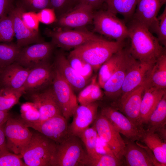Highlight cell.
Here are the masks:
<instances>
[{
    "label": "cell",
    "mask_w": 166,
    "mask_h": 166,
    "mask_svg": "<svg viewBox=\"0 0 166 166\" xmlns=\"http://www.w3.org/2000/svg\"><path fill=\"white\" fill-rule=\"evenodd\" d=\"M123 42L111 41L101 36L74 49L70 53L89 63L96 72L113 54L123 49Z\"/></svg>",
    "instance_id": "cell-2"
},
{
    "label": "cell",
    "mask_w": 166,
    "mask_h": 166,
    "mask_svg": "<svg viewBox=\"0 0 166 166\" xmlns=\"http://www.w3.org/2000/svg\"><path fill=\"white\" fill-rule=\"evenodd\" d=\"M123 164V161L116 157L97 153L93 156L88 154L84 162V166H119Z\"/></svg>",
    "instance_id": "cell-33"
},
{
    "label": "cell",
    "mask_w": 166,
    "mask_h": 166,
    "mask_svg": "<svg viewBox=\"0 0 166 166\" xmlns=\"http://www.w3.org/2000/svg\"><path fill=\"white\" fill-rule=\"evenodd\" d=\"M134 59L128 49L124 57L104 85L102 88L107 96L113 97L120 93L125 76Z\"/></svg>",
    "instance_id": "cell-24"
},
{
    "label": "cell",
    "mask_w": 166,
    "mask_h": 166,
    "mask_svg": "<svg viewBox=\"0 0 166 166\" xmlns=\"http://www.w3.org/2000/svg\"><path fill=\"white\" fill-rule=\"evenodd\" d=\"M8 151H10L6 146L4 128L2 125L0 126V156Z\"/></svg>",
    "instance_id": "cell-48"
},
{
    "label": "cell",
    "mask_w": 166,
    "mask_h": 166,
    "mask_svg": "<svg viewBox=\"0 0 166 166\" xmlns=\"http://www.w3.org/2000/svg\"><path fill=\"white\" fill-rule=\"evenodd\" d=\"M45 33L51 39L55 46L63 49H75L87 43L96 40L101 36L86 30H56L46 29Z\"/></svg>",
    "instance_id": "cell-6"
},
{
    "label": "cell",
    "mask_w": 166,
    "mask_h": 166,
    "mask_svg": "<svg viewBox=\"0 0 166 166\" xmlns=\"http://www.w3.org/2000/svg\"><path fill=\"white\" fill-rule=\"evenodd\" d=\"M166 2V0H137L135 10L131 19L148 29Z\"/></svg>",
    "instance_id": "cell-25"
},
{
    "label": "cell",
    "mask_w": 166,
    "mask_h": 166,
    "mask_svg": "<svg viewBox=\"0 0 166 166\" xmlns=\"http://www.w3.org/2000/svg\"><path fill=\"white\" fill-rule=\"evenodd\" d=\"M123 155L124 164L127 166H162L152 155V151L135 141L127 139Z\"/></svg>",
    "instance_id": "cell-15"
},
{
    "label": "cell",
    "mask_w": 166,
    "mask_h": 166,
    "mask_svg": "<svg viewBox=\"0 0 166 166\" xmlns=\"http://www.w3.org/2000/svg\"><path fill=\"white\" fill-rule=\"evenodd\" d=\"M67 121L62 115L56 116L45 121L36 123L22 120L27 127L33 128L56 144L62 142L70 136Z\"/></svg>",
    "instance_id": "cell-12"
},
{
    "label": "cell",
    "mask_w": 166,
    "mask_h": 166,
    "mask_svg": "<svg viewBox=\"0 0 166 166\" xmlns=\"http://www.w3.org/2000/svg\"><path fill=\"white\" fill-rule=\"evenodd\" d=\"M21 48L12 42H0V66L3 69L15 62Z\"/></svg>",
    "instance_id": "cell-32"
},
{
    "label": "cell",
    "mask_w": 166,
    "mask_h": 166,
    "mask_svg": "<svg viewBox=\"0 0 166 166\" xmlns=\"http://www.w3.org/2000/svg\"><path fill=\"white\" fill-rule=\"evenodd\" d=\"M96 152L98 153L116 157L110 146L101 139L98 136L96 144Z\"/></svg>",
    "instance_id": "cell-46"
},
{
    "label": "cell",
    "mask_w": 166,
    "mask_h": 166,
    "mask_svg": "<svg viewBox=\"0 0 166 166\" xmlns=\"http://www.w3.org/2000/svg\"><path fill=\"white\" fill-rule=\"evenodd\" d=\"M78 0H50V8L55 12L57 18L65 14L78 4Z\"/></svg>",
    "instance_id": "cell-40"
},
{
    "label": "cell",
    "mask_w": 166,
    "mask_h": 166,
    "mask_svg": "<svg viewBox=\"0 0 166 166\" xmlns=\"http://www.w3.org/2000/svg\"><path fill=\"white\" fill-rule=\"evenodd\" d=\"M127 26L131 41L129 51L135 59L155 62L165 51L157 38L144 25L131 19Z\"/></svg>",
    "instance_id": "cell-1"
},
{
    "label": "cell",
    "mask_w": 166,
    "mask_h": 166,
    "mask_svg": "<svg viewBox=\"0 0 166 166\" xmlns=\"http://www.w3.org/2000/svg\"><path fill=\"white\" fill-rule=\"evenodd\" d=\"M101 88L98 82H97L92 91L86 100L85 105L96 102L102 98L103 94Z\"/></svg>",
    "instance_id": "cell-47"
},
{
    "label": "cell",
    "mask_w": 166,
    "mask_h": 166,
    "mask_svg": "<svg viewBox=\"0 0 166 166\" xmlns=\"http://www.w3.org/2000/svg\"><path fill=\"white\" fill-rule=\"evenodd\" d=\"M54 69L52 86L61 108L62 115L68 120L73 116L78 106L77 98L71 87Z\"/></svg>",
    "instance_id": "cell-13"
},
{
    "label": "cell",
    "mask_w": 166,
    "mask_h": 166,
    "mask_svg": "<svg viewBox=\"0 0 166 166\" xmlns=\"http://www.w3.org/2000/svg\"><path fill=\"white\" fill-rule=\"evenodd\" d=\"M155 61H140L134 58L122 84L120 92L121 97L140 85L147 79Z\"/></svg>",
    "instance_id": "cell-17"
},
{
    "label": "cell",
    "mask_w": 166,
    "mask_h": 166,
    "mask_svg": "<svg viewBox=\"0 0 166 166\" xmlns=\"http://www.w3.org/2000/svg\"><path fill=\"white\" fill-rule=\"evenodd\" d=\"M56 144L36 131L32 132L30 141L20 156L26 166H51Z\"/></svg>",
    "instance_id": "cell-3"
},
{
    "label": "cell",
    "mask_w": 166,
    "mask_h": 166,
    "mask_svg": "<svg viewBox=\"0 0 166 166\" xmlns=\"http://www.w3.org/2000/svg\"><path fill=\"white\" fill-rule=\"evenodd\" d=\"M23 95L30 102L34 103L38 109L40 116L38 122L56 116H63L52 85L42 89L25 92Z\"/></svg>",
    "instance_id": "cell-7"
},
{
    "label": "cell",
    "mask_w": 166,
    "mask_h": 166,
    "mask_svg": "<svg viewBox=\"0 0 166 166\" xmlns=\"http://www.w3.org/2000/svg\"><path fill=\"white\" fill-rule=\"evenodd\" d=\"M93 123L99 137L110 146L117 158L123 160L125 143L120 132L101 113Z\"/></svg>",
    "instance_id": "cell-10"
},
{
    "label": "cell",
    "mask_w": 166,
    "mask_h": 166,
    "mask_svg": "<svg viewBox=\"0 0 166 166\" xmlns=\"http://www.w3.org/2000/svg\"><path fill=\"white\" fill-rule=\"evenodd\" d=\"M20 155L6 152L0 156V166H26Z\"/></svg>",
    "instance_id": "cell-42"
},
{
    "label": "cell",
    "mask_w": 166,
    "mask_h": 166,
    "mask_svg": "<svg viewBox=\"0 0 166 166\" xmlns=\"http://www.w3.org/2000/svg\"><path fill=\"white\" fill-rule=\"evenodd\" d=\"M94 9L90 6L78 3L70 11L57 18L55 23L59 29H79L93 22Z\"/></svg>",
    "instance_id": "cell-14"
},
{
    "label": "cell",
    "mask_w": 166,
    "mask_h": 166,
    "mask_svg": "<svg viewBox=\"0 0 166 166\" xmlns=\"http://www.w3.org/2000/svg\"><path fill=\"white\" fill-rule=\"evenodd\" d=\"M54 73V67L49 61L30 69L23 87L25 93L42 89L50 86Z\"/></svg>",
    "instance_id": "cell-16"
},
{
    "label": "cell",
    "mask_w": 166,
    "mask_h": 166,
    "mask_svg": "<svg viewBox=\"0 0 166 166\" xmlns=\"http://www.w3.org/2000/svg\"><path fill=\"white\" fill-rule=\"evenodd\" d=\"M10 12L0 21V42H11L15 36Z\"/></svg>",
    "instance_id": "cell-39"
},
{
    "label": "cell",
    "mask_w": 166,
    "mask_h": 166,
    "mask_svg": "<svg viewBox=\"0 0 166 166\" xmlns=\"http://www.w3.org/2000/svg\"><path fill=\"white\" fill-rule=\"evenodd\" d=\"M30 70L16 62L7 66L0 74V86L14 89L23 88Z\"/></svg>",
    "instance_id": "cell-23"
},
{
    "label": "cell",
    "mask_w": 166,
    "mask_h": 166,
    "mask_svg": "<svg viewBox=\"0 0 166 166\" xmlns=\"http://www.w3.org/2000/svg\"><path fill=\"white\" fill-rule=\"evenodd\" d=\"M98 136L97 130L93 125L85 129L78 136L85 145L86 151L89 156H93L97 153L96 145Z\"/></svg>",
    "instance_id": "cell-35"
},
{
    "label": "cell",
    "mask_w": 166,
    "mask_h": 166,
    "mask_svg": "<svg viewBox=\"0 0 166 166\" xmlns=\"http://www.w3.org/2000/svg\"><path fill=\"white\" fill-rule=\"evenodd\" d=\"M21 118L25 122L36 123L40 118L39 111L34 103L28 102L23 104L21 106Z\"/></svg>",
    "instance_id": "cell-38"
},
{
    "label": "cell",
    "mask_w": 166,
    "mask_h": 166,
    "mask_svg": "<svg viewBox=\"0 0 166 166\" xmlns=\"http://www.w3.org/2000/svg\"><path fill=\"white\" fill-rule=\"evenodd\" d=\"M147 85L160 89L166 88V54L165 51L157 59L146 80Z\"/></svg>",
    "instance_id": "cell-27"
},
{
    "label": "cell",
    "mask_w": 166,
    "mask_h": 166,
    "mask_svg": "<svg viewBox=\"0 0 166 166\" xmlns=\"http://www.w3.org/2000/svg\"><path fill=\"white\" fill-rule=\"evenodd\" d=\"M141 140L152 152L155 159L162 166L166 165V141L157 133L146 130Z\"/></svg>",
    "instance_id": "cell-26"
},
{
    "label": "cell",
    "mask_w": 166,
    "mask_h": 166,
    "mask_svg": "<svg viewBox=\"0 0 166 166\" xmlns=\"http://www.w3.org/2000/svg\"><path fill=\"white\" fill-rule=\"evenodd\" d=\"M53 66L73 91H81L91 80L86 79L77 73L71 67L67 58L62 52H59L56 53Z\"/></svg>",
    "instance_id": "cell-18"
},
{
    "label": "cell",
    "mask_w": 166,
    "mask_h": 166,
    "mask_svg": "<svg viewBox=\"0 0 166 166\" xmlns=\"http://www.w3.org/2000/svg\"><path fill=\"white\" fill-rule=\"evenodd\" d=\"M82 143L78 137L70 135L56 144L51 166H84L88 154Z\"/></svg>",
    "instance_id": "cell-4"
},
{
    "label": "cell",
    "mask_w": 166,
    "mask_h": 166,
    "mask_svg": "<svg viewBox=\"0 0 166 166\" xmlns=\"http://www.w3.org/2000/svg\"><path fill=\"white\" fill-rule=\"evenodd\" d=\"M101 113L128 140L134 141L141 140L146 130L116 109L111 106L105 107L101 109Z\"/></svg>",
    "instance_id": "cell-9"
},
{
    "label": "cell",
    "mask_w": 166,
    "mask_h": 166,
    "mask_svg": "<svg viewBox=\"0 0 166 166\" xmlns=\"http://www.w3.org/2000/svg\"><path fill=\"white\" fill-rule=\"evenodd\" d=\"M5 123L4 130L7 148L9 151L20 155L30 141L32 132L21 118L10 116Z\"/></svg>",
    "instance_id": "cell-8"
},
{
    "label": "cell",
    "mask_w": 166,
    "mask_h": 166,
    "mask_svg": "<svg viewBox=\"0 0 166 166\" xmlns=\"http://www.w3.org/2000/svg\"><path fill=\"white\" fill-rule=\"evenodd\" d=\"M23 10L16 6L10 12L13 19L14 36L17 39L16 44L21 48L43 42L39 33L31 30L23 23L21 18Z\"/></svg>",
    "instance_id": "cell-20"
},
{
    "label": "cell",
    "mask_w": 166,
    "mask_h": 166,
    "mask_svg": "<svg viewBox=\"0 0 166 166\" xmlns=\"http://www.w3.org/2000/svg\"><path fill=\"white\" fill-rule=\"evenodd\" d=\"M16 6L25 12L37 13L42 10L50 8V0H15Z\"/></svg>",
    "instance_id": "cell-37"
},
{
    "label": "cell",
    "mask_w": 166,
    "mask_h": 166,
    "mask_svg": "<svg viewBox=\"0 0 166 166\" xmlns=\"http://www.w3.org/2000/svg\"><path fill=\"white\" fill-rule=\"evenodd\" d=\"M105 0H78L79 3H83L91 6L94 10L100 7L105 3Z\"/></svg>",
    "instance_id": "cell-49"
},
{
    "label": "cell",
    "mask_w": 166,
    "mask_h": 166,
    "mask_svg": "<svg viewBox=\"0 0 166 166\" xmlns=\"http://www.w3.org/2000/svg\"><path fill=\"white\" fill-rule=\"evenodd\" d=\"M166 93L150 115L147 123L148 131L157 132L166 129Z\"/></svg>",
    "instance_id": "cell-29"
},
{
    "label": "cell",
    "mask_w": 166,
    "mask_h": 166,
    "mask_svg": "<svg viewBox=\"0 0 166 166\" xmlns=\"http://www.w3.org/2000/svg\"><path fill=\"white\" fill-rule=\"evenodd\" d=\"M23 88L14 89L1 86L0 87V111H9L19 101L24 95Z\"/></svg>",
    "instance_id": "cell-31"
},
{
    "label": "cell",
    "mask_w": 166,
    "mask_h": 166,
    "mask_svg": "<svg viewBox=\"0 0 166 166\" xmlns=\"http://www.w3.org/2000/svg\"><path fill=\"white\" fill-rule=\"evenodd\" d=\"M93 31L118 42L128 38V31L124 22L107 10L94 12Z\"/></svg>",
    "instance_id": "cell-5"
},
{
    "label": "cell",
    "mask_w": 166,
    "mask_h": 166,
    "mask_svg": "<svg viewBox=\"0 0 166 166\" xmlns=\"http://www.w3.org/2000/svg\"><path fill=\"white\" fill-rule=\"evenodd\" d=\"M55 47L51 42L43 41L23 47L15 62L30 69L48 61Z\"/></svg>",
    "instance_id": "cell-11"
},
{
    "label": "cell",
    "mask_w": 166,
    "mask_h": 166,
    "mask_svg": "<svg viewBox=\"0 0 166 166\" xmlns=\"http://www.w3.org/2000/svg\"><path fill=\"white\" fill-rule=\"evenodd\" d=\"M67 58L70 65L77 73L86 79H91L93 70L90 64L70 52Z\"/></svg>",
    "instance_id": "cell-36"
},
{
    "label": "cell",
    "mask_w": 166,
    "mask_h": 166,
    "mask_svg": "<svg viewBox=\"0 0 166 166\" xmlns=\"http://www.w3.org/2000/svg\"><path fill=\"white\" fill-rule=\"evenodd\" d=\"M166 89L147 85L144 92L138 121L139 125L143 127L146 124L153 111L166 93Z\"/></svg>",
    "instance_id": "cell-22"
},
{
    "label": "cell",
    "mask_w": 166,
    "mask_h": 166,
    "mask_svg": "<svg viewBox=\"0 0 166 166\" xmlns=\"http://www.w3.org/2000/svg\"><path fill=\"white\" fill-rule=\"evenodd\" d=\"M15 6V0H0V21L7 16Z\"/></svg>",
    "instance_id": "cell-45"
},
{
    "label": "cell",
    "mask_w": 166,
    "mask_h": 166,
    "mask_svg": "<svg viewBox=\"0 0 166 166\" xmlns=\"http://www.w3.org/2000/svg\"><path fill=\"white\" fill-rule=\"evenodd\" d=\"M128 49L123 48L113 54L99 69L97 82L101 88L112 75L119 65L124 57Z\"/></svg>",
    "instance_id": "cell-28"
},
{
    "label": "cell",
    "mask_w": 166,
    "mask_h": 166,
    "mask_svg": "<svg viewBox=\"0 0 166 166\" xmlns=\"http://www.w3.org/2000/svg\"><path fill=\"white\" fill-rule=\"evenodd\" d=\"M137 0H105L107 10L116 14L122 15L126 20L131 19L135 12Z\"/></svg>",
    "instance_id": "cell-30"
},
{
    "label": "cell",
    "mask_w": 166,
    "mask_h": 166,
    "mask_svg": "<svg viewBox=\"0 0 166 166\" xmlns=\"http://www.w3.org/2000/svg\"><path fill=\"white\" fill-rule=\"evenodd\" d=\"M21 18L24 24L29 29L39 33V22L37 13L25 12L23 10L21 13Z\"/></svg>",
    "instance_id": "cell-41"
},
{
    "label": "cell",
    "mask_w": 166,
    "mask_h": 166,
    "mask_svg": "<svg viewBox=\"0 0 166 166\" xmlns=\"http://www.w3.org/2000/svg\"><path fill=\"white\" fill-rule=\"evenodd\" d=\"M98 106L96 102L78 106L73 116V121L69 125L70 135L78 136L93 122L97 115Z\"/></svg>",
    "instance_id": "cell-19"
},
{
    "label": "cell",
    "mask_w": 166,
    "mask_h": 166,
    "mask_svg": "<svg viewBox=\"0 0 166 166\" xmlns=\"http://www.w3.org/2000/svg\"><path fill=\"white\" fill-rule=\"evenodd\" d=\"M97 77L96 75L92 77L89 83L80 91L77 100L80 105H85L86 100L92 91L95 84L97 82Z\"/></svg>",
    "instance_id": "cell-44"
},
{
    "label": "cell",
    "mask_w": 166,
    "mask_h": 166,
    "mask_svg": "<svg viewBox=\"0 0 166 166\" xmlns=\"http://www.w3.org/2000/svg\"><path fill=\"white\" fill-rule=\"evenodd\" d=\"M146 80L125 95L121 97L120 101V107L123 114L139 126L138 121Z\"/></svg>",
    "instance_id": "cell-21"
},
{
    "label": "cell",
    "mask_w": 166,
    "mask_h": 166,
    "mask_svg": "<svg viewBox=\"0 0 166 166\" xmlns=\"http://www.w3.org/2000/svg\"><path fill=\"white\" fill-rule=\"evenodd\" d=\"M37 14L39 22L45 24L54 23L57 20L55 11L52 8H44L37 12Z\"/></svg>",
    "instance_id": "cell-43"
},
{
    "label": "cell",
    "mask_w": 166,
    "mask_h": 166,
    "mask_svg": "<svg viewBox=\"0 0 166 166\" xmlns=\"http://www.w3.org/2000/svg\"><path fill=\"white\" fill-rule=\"evenodd\" d=\"M148 30L155 33L160 43L164 46L166 45V6L162 13L152 22Z\"/></svg>",
    "instance_id": "cell-34"
},
{
    "label": "cell",
    "mask_w": 166,
    "mask_h": 166,
    "mask_svg": "<svg viewBox=\"0 0 166 166\" xmlns=\"http://www.w3.org/2000/svg\"><path fill=\"white\" fill-rule=\"evenodd\" d=\"M3 69V68L0 66V75Z\"/></svg>",
    "instance_id": "cell-51"
},
{
    "label": "cell",
    "mask_w": 166,
    "mask_h": 166,
    "mask_svg": "<svg viewBox=\"0 0 166 166\" xmlns=\"http://www.w3.org/2000/svg\"><path fill=\"white\" fill-rule=\"evenodd\" d=\"M10 116L8 111H0V126L5 123Z\"/></svg>",
    "instance_id": "cell-50"
}]
</instances>
